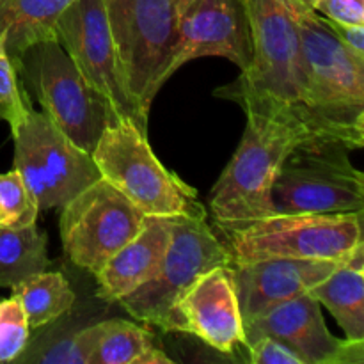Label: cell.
Returning a JSON list of instances; mask_svg holds the SVG:
<instances>
[{
    "label": "cell",
    "instance_id": "ac0fdd59",
    "mask_svg": "<svg viewBox=\"0 0 364 364\" xmlns=\"http://www.w3.org/2000/svg\"><path fill=\"white\" fill-rule=\"evenodd\" d=\"M309 294L329 309L347 340L364 341V245H359Z\"/></svg>",
    "mask_w": 364,
    "mask_h": 364
},
{
    "label": "cell",
    "instance_id": "f546056e",
    "mask_svg": "<svg viewBox=\"0 0 364 364\" xmlns=\"http://www.w3.org/2000/svg\"><path fill=\"white\" fill-rule=\"evenodd\" d=\"M135 364H173V359H171L166 352L151 345V347H148L141 355H139Z\"/></svg>",
    "mask_w": 364,
    "mask_h": 364
},
{
    "label": "cell",
    "instance_id": "4316f807",
    "mask_svg": "<svg viewBox=\"0 0 364 364\" xmlns=\"http://www.w3.org/2000/svg\"><path fill=\"white\" fill-rule=\"evenodd\" d=\"M245 350L249 352V361L252 364H306L297 352L270 336L251 341Z\"/></svg>",
    "mask_w": 364,
    "mask_h": 364
},
{
    "label": "cell",
    "instance_id": "e0dca14e",
    "mask_svg": "<svg viewBox=\"0 0 364 364\" xmlns=\"http://www.w3.org/2000/svg\"><path fill=\"white\" fill-rule=\"evenodd\" d=\"M173 226L174 217L146 215L139 233L95 274L98 283L96 295L107 302H117L144 284L166 256Z\"/></svg>",
    "mask_w": 364,
    "mask_h": 364
},
{
    "label": "cell",
    "instance_id": "44dd1931",
    "mask_svg": "<svg viewBox=\"0 0 364 364\" xmlns=\"http://www.w3.org/2000/svg\"><path fill=\"white\" fill-rule=\"evenodd\" d=\"M13 297L23 308L31 329L55 322L75 304V291L60 272H39L14 284Z\"/></svg>",
    "mask_w": 364,
    "mask_h": 364
},
{
    "label": "cell",
    "instance_id": "8fae6325",
    "mask_svg": "<svg viewBox=\"0 0 364 364\" xmlns=\"http://www.w3.org/2000/svg\"><path fill=\"white\" fill-rule=\"evenodd\" d=\"M144 217L127 196L100 178L63 206L64 252L73 265L95 276L139 233Z\"/></svg>",
    "mask_w": 364,
    "mask_h": 364
},
{
    "label": "cell",
    "instance_id": "4fadbf2b",
    "mask_svg": "<svg viewBox=\"0 0 364 364\" xmlns=\"http://www.w3.org/2000/svg\"><path fill=\"white\" fill-rule=\"evenodd\" d=\"M251 25L242 0H176V48L173 77L199 57H224L245 70L251 60Z\"/></svg>",
    "mask_w": 364,
    "mask_h": 364
},
{
    "label": "cell",
    "instance_id": "5bb4252c",
    "mask_svg": "<svg viewBox=\"0 0 364 364\" xmlns=\"http://www.w3.org/2000/svg\"><path fill=\"white\" fill-rule=\"evenodd\" d=\"M167 333L199 338L220 354L245 348V327L233 281V267L219 265L203 274L171 313Z\"/></svg>",
    "mask_w": 364,
    "mask_h": 364
},
{
    "label": "cell",
    "instance_id": "cb8c5ba5",
    "mask_svg": "<svg viewBox=\"0 0 364 364\" xmlns=\"http://www.w3.org/2000/svg\"><path fill=\"white\" fill-rule=\"evenodd\" d=\"M39 208L16 171L0 173V226L18 228L38 220Z\"/></svg>",
    "mask_w": 364,
    "mask_h": 364
},
{
    "label": "cell",
    "instance_id": "4dcf8cb0",
    "mask_svg": "<svg viewBox=\"0 0 364 364\" xmlns=\"http://www.w3.org/2000/svg\"><path fill=\"white\" fill-rule=\"evenodd\" d=\"M297 2H301V4H304V6H308V7H315V4L318 2V0H297Z\"/></svg>",
    "mask_w": 364,
    "mask_h": 364
},
{
    "label": "cell",
    "instance_id": "d4e9b609",
    "mask_svg": "<svg viewBox=\"0 0 364 364\" xmlns=\"http://www.w3.org/2000/svg\"><path fill=\"white\" fill-rule=\"evenodd\" d=\"M31 326L14 297L0 301V363H13L28 345Z\"/></svg>",
    "mask_w": 364,
    "mask_h": 364
},
{
    "label": "cell",
    "instance_id": "83f0119b",
    "mask_svg": "<svg viewBox=\"0 0 364 364\" xmlns=\"http://www.w3.org/2000/svg\"><path fill=\"white\" fill-rule=\"evenodd\" d=\"M313 9L336 23L364 25V0H318Z\"/></svg>",
    "mask_w": 364,
    "mask_h": 364
},
{
    "label": "cell",
    "instance_id": "9a60e30c",
    "mask_svg": "<svg viewBox=\"0 0 364 364\" xmlns=\"http://www.w3.org/2000/svg\"><path fill=\"white\" fill-rule=\"evenodd\" d=\"M262 336L276 338L297 352L306 364H363L364 361V341L333 336L322 316V306L309 291L276 306L262 318L245 326L247 345Z\"/></svg>",
    "mask_w": 364,
    "mask_h": 364
},
{
    "label": "cell",
    "instance_id": "52a82bcc",
    "mask_svg": "<svg viewBox=\"0 0 364 364\" xmlns=\"http://www.w3.org/2000/svg\"><path fill=\"white\" fill-rule=\"evenodd\" d=\"M343 144L309 139L295 146L272 183L274 212L348 213L364 208V174L355 169Z\"/></svg>",
    "mask_w": 364,
    "mask_h": 364
},
{
    "label": "cell",
    "instance_id": "7c38bea8",
    "mask_svg": "<svg viewBox=\"0 0 364 364\" xmlns=\"http://www.w3.org/2000/svg\"><path fill=\"white\" fill-rule=\"evenodd\" d=\"M57 41L117 119H132L148 134V116L128 92L103 0H73L57 21Z\"/></svg>",
    "mask_w": 364,
    "mask_h": 364
},
{
    "label": "cell",
    "instance_id": "5b68a950",
    "mask_svg": "<svg viewBox=\"0 0 364 364\" xmlns=\"http://www.w3.org/2000/svg\"><path fill=\"white\" fill-rule=\"evenodd\" d=\"M100 176L127 196L146 215L208 217L198 192L166 169L148 134L132 119H117L100 135L91 153Z\"/></svg>",
    "mask_w": 364,
    "mask_h": 364
},
{
    "label": "cell",
    "instance_id": "f1b7e54d",
    "mask_svg": "<svg viewBox=\"0 0 364 364\" xmlns=\"http://www.w3.org/2000/svg\"><path fill=\"white\" fill-rule=\"evenodd\" d=\"M327 21H329L334 34L338 36V39H340L352 53H355V55L364 59V25H345L336 23V21L331 20Z\"/></svg>",
    "mask_w": 364,
    "mask_h": 364
},
{
    "label": "cell",
    "instance_id": "d6986e66",
    "mask_svg": "<svg viewBox=\"0 0 364 364\" xmlns=\"http://www.w3.org/2000/svg\"><path fill=\"white\" fill-rule=\"evenodd\" d=\"M73 0H0V36L13 63L28 46L57 41V21Z\"/></svg>",
    "mask_w": 364,
    "mask_h": 364
},
{
    "label": "cell",
    "instance_id": "484cf974",
    "mask_svg": "<svg viewBox=\"0 0 364 364\" xmlns=\"http://www.w3.org/2000/svg\"><path fill=\"white\" fill-rule=\"evenodd\" d=\"M31 107L25 91L18 84V73L14 63L6 52V43L0 36V119L6 121L11 132L16 130L25 119L27 109Z\"/></svg>",
    "mask_w": 364,
    "mask_h": 364
},
{
    "label": "cell",
    "instance_id": "603a6c76",
    "mask_svg": "<svg viewBox=\"0 0 364 364\" xmlns=\"http://www.w3.org/2000/svg\"><path fill=\"white\" fill-rule=\"evenodd\" d=\"M153 345L151 334L127 320H107L92 364H135L139 355Z\"/></svg>",
    "mask_w": 364,
    "mask_h": 364
},
{
    "label": "cell",
    "instance_id": "ba28073f",
    "mask_svg": "<svg viewBox=\"0 0 364 364\" xmlns=\"http://www.w3.org/2000/svg\"><path fill=\"white\" fill-rule=\"evenodd\" d=\"M128 92L142 114L171 78L176 0H103Z\"/></svg>",
    "mask_w": 364,
    "mask_h": 364
},
{
    "label": "cell",
    "instance_id": "3957f363",
    "mask_svg": "<svg viewBox=\"0 0 364 364\" xmlns=\"http://www.w3.org/2000/svg\"><path fill=\"white\" fill-rule=\"evenodd\" d=\"M244 137L217 180L210 199L215 226H237L276 215L270 199L274 178L284 156L313 139L306 128L245 114Z\"/></svg>",
    "mask_w": 364,
    "mask_h": 364
},
{
    "label": "cell",
    "instance_id": "6da1fadb",
    "mask_svg": "<svg viewBox=\"0 0 364 364\" xmlns=\"http://www.w3.org/2000/svg\"><path fill=\"white\" fill-rule=\"evenodd\" d=\"M251 25L247 68L217 96L233 100L245 114H258L306 128L320 139L306 103L295 0H242Z\"/></svg>",
    "mask_w": 364,
    "mask_h": 364
},
{
    "label": "cell",
    "instance_id": "30bf717a",
    "mask_svg": "<svg viewBox=\"0 0 364 364\" xmlns=\"http://www.w3.org/2000/svg\"><path fill=\"white\" fill-rule=\"evenodd\" d=\"M208 217H174L173 237L156 272L121 297L124 311L167 331L171 313L188 288L208 270L230 265L231 255L206 223Z\"/></svg>",
    "mask_w": 364,
    "mask_h": 364
},
{
    "label": "cell",
    "instance_id": "ffe728a7",
    "mask_svg": "<svg viewBox=\"0 0 364 364\" xmlns=\"http://www.w3.org/2000/svg\"><path fill=\"white\" fill-rule=\"evenodd\" d=\"M48 238L38 224L0 226V288H13L27 277L45 272L50 265Z\"/></svg>",
    "mask_w": 364,
    "mask_h": 364
},
{
    "label": "cell",
    "instance_id": "7a4b0ae2",
    "mask_svg": "<svg viewBox=\"0 0 364 364\" xmlns=\"http://www.w3.org/2000/svg\"><path fill=\"white\" fill-rule=\"evenodd\" d=\"M306 103L323 141L364 144V59L338 39L327 18L295 0Z\"/></svg>",
    "mask_w": 364,
    "mask_h": 364
},
{
    "label": "cell",
    "instance_id": "277c9868",
    "mask_svg": "<svg viewBox=\"0 0 364 364\" xmlns=\"http://www.w3.org/2000/svg\"><path fill=\"white\" fill-rule=\"evenodd\" d=\"M231 263L258 259L345 262L363 242V212L277 213L237 226H217Z\"/></svg>",
    "mask_w": 364,
    "mask_h": 364
},
{
    "label": "cell",
    "instance_id": "7402d4cb",
    "mask_svg": "<svg viewBox=\"0 0 364 364\" xmlns=\"http://www.w3.org/2000/svg\"><path fill=\"white\" fill-rule=\"evenodd\" d=\"M107 320L78 329L75 333L64 334L55 340L45 341L39 347L25 348L23 354L16 359L18 363H41V364H92Z\"/></svg>",
    "mask_w": 364,
    "mask_h": 364
},
{
    "label": "cell",
    "instance_id": "2e32d148",
    "mask_svg": "<svg viewBox=\"0 0 364 364\" xmlns=\"http://www.w3.org/2000/svg\"><path fill=\"white\" fill-rule=\"evenodd\" d=\"M341 262L331 259L272 258L231 263L244 327L262 318L276 306L308 294Z\"/></svg>",
    "mask_w": 364,
    "mask_h": 364
},
{
    "label": "cell",
    "instance_id": "9c48e42d",
    "mask_svg": "<svg viewBox=\"0 0 364 364\" xmlns=\"http://www.w3.org/2000/svg\"><path fill=\"white\" fill-rule=\"evenodd\" d=\"M14 139V171L21 176L39 212L63 208L70 199L98 181L91 153L71 142L45 112L28 107Z\"/></svg>",
    "mask_w": 364,
    "mask_h": 364
},
{
    "label": "cell",
    "instance_id": "8992f818",
    "mask_svg": "<svg viewBox=\"0 0 364 364\" xmlns=\"http://www.w3.org/2000/svg\"><path fill=\"white\" fill-rule=\"evenodd\" d=\"M14 68L41 103L43 112L84 151L92 153L103 130L117 121L109 103L85 82L59 41L28 46Z\"/></svg>",
    "mask_w": 364,
    "mask_h": 364
}]
</instances>
